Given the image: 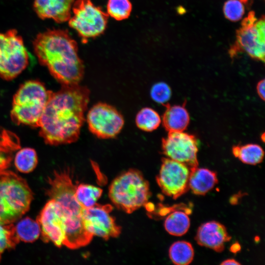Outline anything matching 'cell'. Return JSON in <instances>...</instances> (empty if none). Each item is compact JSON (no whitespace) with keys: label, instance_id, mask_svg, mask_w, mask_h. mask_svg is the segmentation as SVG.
<instances>
[{"label":"cell","instance_id":"6da1fadb","mask_svg":"<svg viewBox=\"0 0 265 265\" xmlns=\"http://www.w3.org/2000/svg\"><path fill=\"white\" fill-rule=\"evenodd\" d=\"M90 92L80 84L62 85L50 92L38 127L46 144L59 145L76 142L85 120Z\"/></svg>","mask_w":265,"mask_h":265},{"label":"cell","instance_id":"7a4b0ae2","mask_svg":"<svg viewBox=\"0 0 265 265\" xmlns=\"http://www.w3.org/2000/svg\"><path fill=\"white\" fill-rule=\"evenodd\" d=\"M33 48L40 63L62 85L80 84L84 73L77 42L67 30L48 29L37 34Z\"/></svg>","mask_w":265,"mask_h":265},{"label":"cell","instance_id":"3957f363","mask_svg":"<svg viewBox=\"0 0 265 265\" xmlns=\"http://www.w3.org/2000/svg\"><path fill=\"white\" fill-rule=\"evenodd\" d=\"M73 170L70 167L55 170L48 179L47 194L54 200L63 216L66 227L63 245L76 249L88 245L93 236L85 229L82 219L84 207L75 196L78 185L74 181Z\"/></svg>","mask_w":265,"mask_h":265},{"label":"cell","instance_id":"277c9868","mask_svg":"<svg viewBox=\"0 0 265 265\" xmlns=\"http://www.w3.org/2000/svg\"><path fill=\"white\" fill-rule=\"evenodd\" d=\"M33 193L26 181L8 170L0 173V223H13L29 210Z\"/></svg>","mask_w":265,"mask_h":265},{"label":"cell","instance_id":"5b68a950","mask_svg":"<svg viewBox=\"0 0 265 265\" xmlns=\"http://www.w3.org/2000/svg\"><path fill=\"white\" fill-rule=\"evenodd\" d=\"M50 92L38 80L22 84L13 98L10 117L13 122L38 128Z\"/></svg>","mask_w":265,"mask_h":265},{"label":"cell","instance_id":"8992f818","mask_svg":"<svg viewBox=\"0 0 265 265\" xmlns=\"http://www.w3.org/2000/svg\"><path fill=\"white\" fill-rule=\"evenodd\" d=\"M150 195L149 183L134 169L117 176L108 188V196L113 204L128 213L146 205Z\"/></svg>","mask_w":265,"mask_h":265},{"label":"cell","instance_id":"52a82bcc","mask_svg":"<svg viewBox=\"0 0 265 265\" xmlns=\"http://www.w3.org/2000/svg\"><path fill=\"white\" fill-rule=\"evenodd\" d=\"M22 37L15 29L0 33V77L6 80L19 75L28 64Z\"/></svg>","mask_w":265,"mask_h":265},{"label":"cell","instance_id":"ba28073f","mask_svg":"<svg viewBox=\"0 0 265 265\" xmlns=\"http://www.w3.org/2000/svg\"><path fill=\"white\" fill-rule=\"evenodd\" d=\"M72 10L73 16L68 20L69 25L78 32L84 43L106 30L109 16L91 0H77Z\"/></svg>","mask_w":265,"mask_h":265},{"label":"cell","instance_id":"9c48e42d","mask_svg":"<svg viewBox=\"0 0 265 265\" xmlns=\"http://www.w3.org/2000/svg\"><path fill=\"white\" fill-rule=\"evenodd\" d=\"M265 28L263 16L258 20L254 12L251 11L237 30L235 45L230 49L231 56L244 51L252 58L265 61Z\"/></svg>","mask_w":265,"mask_h":265},{"label":"cell","instance_id":"30bf717a","mask_svg":"<svg viewBox=\"0 0 265 265\" xmlns=\"http://www.w3.org/2000/svg\"><path fill=\"white\" fill-rule=\"evenodd\" d=\"M86 120L90 132L101 139L115 137L125 123L123 115L115 107L102 102L89 110Z\"/></svg>","mask_w":265,"mask_h":265},{"label":"cell","instance_id":"8fae6325","mask_svg":"<svg viewBox=\"0 0 265 265\" xmlns=\"http://www.w3.org/2000/svg\"><path fill=\"white\" fill-rule=\"evenodd\" d=\"M161 148L167 158L186 164L190 171L198 166V142L194 135L183 131L169 132L162 139Z\"/></svg>","mask_w":265,"mask_h":265},{"label":"cell","instance_id":"7c38bea8","mask_svg":"<svg viewBox=\"0 0 265 265\" xmlns=\"http://www.w3.org/2000/svg\"><path fill=\"white\" fill-rule=\"evenodd\" d=\"M161 161L157 182L165 195L176 199L189 188L190 169L186 164L168 158Z\"/></svg>","mask_w":265,"mask_h":265},{"label":"cell","instance_id":"4fadbf2b","mask_svg":"<svg viewBox=\"0 0 265 265\" xmlns=\"http://www.w3.org/2000/svg\"><path fill=\"white\" fill-rule=\"evenodd\" d=\"M112 207L109 204L96 203L89 208H84L82 219L86 230L93 237L97 236L107 240L118 237L121 228L111 215Z\"/></svg>","mask_w":265,"mask_h":265},{"label":"cell","instance_id":"5bb4252c","mask_svg":"<svg viewBox=\"0 0 265 265\" xmlns=\"http://www.w3.org/2000/svg\"><path fill=\"white\" fill-rule=\"evenodd\" d=\"M36 220L39 223L42 240L52 242L56 246L63 245L66 227L60 210L54 200L50 199L42 209Z\"/></svg>","mask_w":265,"mask_h":265},{"label":"cell","instance_id":"9a60e30c","mask_svg":"<svg viewBox=\"0 0 265 265\" xmlns=\"http://www.w3.org/2000/svg\"><path fill=\"white\" fill-rule=\"evenodd\" d=\"M231 238L226 227L214 221L202 224L199 227L195 238L200 245L218 252L224 250L225 243Z\"/></svg>","mask_w":265,"mask_h":265},{"label":"cell","instance_id":"2e32d148","mask_svg":"<svg viewBox=\"0 0 265 265\" xmlns=\"http://www.w3.org/2000/svg\"><path fill=\"white\" fill-rule=\"evenodd\" d=\"M74 0H34V10L41 19H51L58 23L68 21Z\"/></svg>","mask_w":265,"mask_h":265},{"label":"cell","instance_id":"e0dca14e","mask_svg":"<svg viewBox=\"0 0 265 265\" xmlns=\"http://www.w3.org/2000/svg\"><path fill=\"white\" fill-rule=\"evenodd\" d=\"M166 107L162 116V125L166 131L183 132L187 127L190 118L184 106L164 105Z\"/></svg>","mask_w":265,"mask_h":265},{"label":"cell","instance_id":"ac0fdd59","mask_svg":"<svg viewBox=\"0 0 265 265\" xmlns=\"http://www.w3.org/2000/svg\"><path fill=\"white\" fill-rule=\"evenodd\" d=\"M217 182V174L213 171L198 167L190 170L189 188L195 194H206Z\"/></svg>","mask_w":265,"mask_h":265},{"label":"cell","instance_id":"d6986e66","mask_svg":"<svg viewBox=\"0 0 265 265\" xmlns=\"http://www.w3.org/2000/svg\"><path fill=\"white\" fill-rule=\"evenodd\" d=\"M232 153L243 163L251 165L261 163L264 157V150L256 144L234 146L232 148Z\"/></svg>","mask_w":265,"mask_h":265},{"label":"cell","instance_id":"ffe728a7","mask_svg":"<svg viewBox=\"0 0 265 265\" xmlns=\"http://www.w3.org/2000/svg\"><path fill=\"white\" fill-rule=\"evenodd\" d=\"M166 231L170 235L181 236L185 234L190 227L187 214L182 211H174L166 218L164 223Z\"/></svg>","mask_w":265,"mask_h":265},{"label":"cell","instance_id":"44dd1931","mask_svg":"<svg viewBox=\"0 0 265 265\" xmlns=\"http://www.w3.org/2000/svg\"><path fill=\"white\" fill-rule=\"evenodd\" d=\"M16 235L20 241L33 242L41 234L40 225L37 220L29 217L23 218L15 226Z\"/></svg>","mask_w":265,"mask_h":265},{"label":"cell","instance_id":"7402d4cb","mask_svg":"<svg viewBox=\"0 0 265 265\" xmlns=\"http://www.w3.org/2000/svg\"><path fill=\"white\" fill-rule=\"evenodd\" d=\"M194 254L192 245L186 241H178L173 243L169 250L170 259L177 265L189 264L193 259Z\"/></svg>","mask_w":265,"mask_h":265},{"label":"cell","instance_id":"603a6c76","mask_svg":"<svg viewBox=\"0 0 265 265\" xmlns=\"http://www.w3.org/2000/svg\"><path fill=\"white\" fill-rule=\"evenodd\" d=\"M38 163L36 151L30 147H25L18 150L14 157L16 169L24 173H28L34 170Z\"/></svg>","mask_w":265,"mask_h":265},{"label":"cell","instance_id":"cb8c5ba5","mask_svg":"<svg viewBox=\"0 0 265 265\" xmlns=\"http://www.w3.org/2000/svg\"><path fill=\"white\" fill-rule=\"evenodd\" d=\"M161 122L159 113L154 109L148 107L141 109L135 117L136 126L141 130L147 132L156 130Z\"/></svg>","mask_w":265,"mask_h":265},{"label":"cell","instance_id":"d4e9b609","mask_svg":"<svg viewBox=\"0 0 265 265\" xmlns=\"http://www.w3.org/2000/svg\"><path fill=\"white\" fill-rule=\"evenodd\" d=\"M103 190L97 186L85 184L78 185L75 196L78 202L84 207L94 206L102 194Z\"/></svg>","mask_w":265,"mask_h":265},{"label":"cell","instance_id":"484cf974","mask_svg":"<svg viewBox=\"0 0 265 265\" xmlns=\"http://www.w3.org/2000/svg\"><path fill=\"white\" fill-rule=\"evenodd\" d=\"M107 14L117 21H122L129 17L132 10L130 0H108Z\"/></svg>","mask_w":265,"mask_h":265},{"label":"cell","instance_id":"4316f807","mask_svg":"<svg viewBox=\"0 0 265 265\" xmlns=\"http://www.w3.org/2000/svg\"><path fill=\"white\" fill-rule=\"evenodd\" d=\"M20 241L13 223H0V261L4 251L6 249L14 248Z\"/></svg>","mask_w":265,"mask_h":265},{"label":"cell","instance_id":"83f0119b","mask_svg":"<svg viewBox=\"0 0 265 265\" xmlns=\"http://www.w3.org/2000/svg\"><path fill=\"white\" fill-rule=\"evenodd\" d=\"M223 12L228 20L236 22L239 21L244 13V7L239 0H228L223 6Z\"/></svg>","mask_w":265,"mask_h":265},{"label":"cell","instance_id":"f1b7e54d","mask_svg":"<svg viewBox=\"0 0 265 265\" xmlns=\"http://www.w3.org/2000/svg\"><path fill=\"white\" fill-rule=\"evenodd\" d=\"M150 95L154 101L159 104L164 105L171 98V90L167 84L163 82H159L153 85Z\"/></svg>","mask_w":265,"mask_h":265},{"label":"cell","instance_id":"f546056e","mask_svg":"<svg viewBox=\"0 0 265 265\" xmlns=\"http://www.w3.org/2000/svg\"><path fill=\"white\" fill-rule=\"evenodd\" d=\"M5 134L4 143L6 136ZM0 144V173L6 170L11 161V151L16 149L17 144L15 143Z\"/></svg>","mask_w":265,"mask_h":265},{"label":"cell","instance_id":"4dcf8cb0","mask_svg":"<svg viewBox=\"0 0 265 265\" xmlns=\"http://www.w3.org/2000/svg\"><path fill=\"white\" fill-rule=\"evenodd\" d=\"M265 80H261L257 85V92L259 96L263 100H265Z\"/></svg>","mask_w":265,"mask_h":265},{"label":"cell","instance_id":"1f68e13d","mask_svg":"<svg viewBox=\"0 0 265 265\" xmlns=\"http://www.w3.org/2000/svg\"><path fill=\"white\" fill-rule=\"evenodd\" d=\"M240 264L237 262L236 260L234 259H228L224 261L223 262L221 263V265H240Z\"/></svg>","mask_w":265,"mask_h":265}]
</instances>
